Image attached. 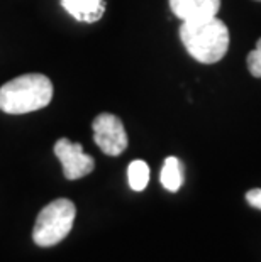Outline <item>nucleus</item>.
Returning <instances> with one entry per match:
<instances>
[{
	"label": "nucleus",
	"mask_w": 261,
	"mask_h": 262,
	"mask_svg": "<svg viewBox=\"0 0 261 262\" xmlns=\"http://www.w3.org/2000/svg\"><path fill=\"white\" fill-rule=\"evenodd\" d=\"M93 141L104 154L119 156L127 147V134L117 115L101 114L92 122Z\"/></svg>",
	"instance_id": "obj_4"
},
{
	"label": "nucleus",
	"mask_w": 261,
	"mask_h": 262,
	"mask_svg": "<svg viewBox=\"0 0 261 262\" xmlns=\"http://www.w3.org/2000/svg\"><path fill=\"white\" fill-rule=\"evenodd\" d=\"M248 68L254 78H261V37L258 39L256 48L248 54Z\"/></svg>",
	"instance_id": "obj_10"
},
{
	"label": "nucleus",
	"mask_w": 261,
	"mask_h": 262,
	"mask_svg": "<svg viewBox=\"0 0 261 262\" xmlns=\"http://www.w3.org/2000/svg\"><path fill=\"white\" fill-rule=\"evenodd\" d=\"M76 215L73 202L66 198L54 200L39 211L32 230V241L39 247H53L71 232Z\"/></svg>",
	"instance_id": "obj_3"
},
{
	"label": "nucleus",
	"mask_w": 261,
	"mask_h": 262,
	"mask_svg": "<svg viewBox=\"0 0 261 262\" xmlns=\"http://www.w3.org/2000/svg\"><path fill=\"white\" fill-rule=\"evenodd\" d=\"M170 9L183 22H192L217 15L220 0H170Z\"/></svg>",
	"instance_id": "obj_6"
},
{
	"label": "nucleus",
	"mask_w": 261,
	"mask_h": 262,
	"mask_svg": "<svg viewBox=\"0 0 261 262\" xmlns=\"http://www.w3.org/2000/svg\"><path fill=\"white\" fill-rule=\"evenodd\" d=\"M246 202L251 205L253 208L261 210V189L259 188L249 189V191L246 193Z\"/></svg>",
	"instance_id": "obj_11"
},
{
	"label": "nucleus",
	"mask_w": 261,
	"mask_h": 262,
	"mask_svg": "<svg viewBox=\"0 0 261 262\" xmlns=\"http://www.w3.org/2000/svg\"><path fill=\"white\" fill-rule=\"evenodd\" d=\"M127 180H129V186L134 191H143L149 183V168L148 164L141 159L132 161L127 168Z\"/></svg>",
	"instance_id": "obj_9"
},
{
	"label": "nucleus",
	"mask_w": 261,
	"mask_h": 262,
	"mask_svg": "<svg viewBox=\"0 0 261 262\" xmlns=\"http://www.w3.org/2000/svg\"><path fill=\"white\" fill-rule=\"evenodd\" d=\"M180 39L187 53L204 64L217 63L229 49V29L217 15L183 22L180 26Z\"/></svg>",
	"instance_id": "obj_1"
},
{
	"label": "nucleus",
	"mask_w": 261,
	"mask_h": 262,
	"mask_svg": "<svg viewBox=\"0 0 261 262\" xmlns=\"http://www.w3.org/2000/svg\"><path fill=\"white\" fill-rule=\"evenodd\" d=\"M53 92V83L46 75H21L0 86V110L10 115L36 112L48 107Z\"/></svg>",
	"instance_id": "obj_2"
},
{
	"label": "nucleus",
	"mask_w": 261,
	"mask_h": 262,
	"mask_svg": "<svg viewBox=\"0 0 261 262\" xmlns=\"http://www.w3.org/2000/svg\"><path fill=\"white\" fill-rule=\"evenodd\" d=\"M63 9L78 22L93 24L104 17L105 0H61Z\"/></svg>",
	"instance_id": "obj_7"
},
{
	"label": "nucleus",
	"mask_w": 261,
	"mask_h": 262,
	"mask_svg": "<svg viewBox=\"0 0 261 262\" xmlns=\"http://www.w3.org/2000/svg\"><path fill=\"white\" fill-rule=\"evenodd\" d=\"M54 154L63 166V174L66 180H80V178L90 174L95 168V161L92 156L83 152L82 144L71 142L66 137H61L54 144Z\"/></svg>",
	"instance_id": "obj_5"
},
{
	"label": "nucleus",
	"mask_w": 261,
	"mask_h": 262,
	"mask_svg": "<svg viewBox=\"0 0 261 262\" xmlns=\"http://www.w3.org/2000/svg\"><path fill=\"white\" fill-rule=\"evenodd\" d=\"M161 185H163L168 191L175 193L178 191L183 185V180H185V172H183V164L180 163V159L170 158L165 159V164L161 168V174H159Z\"/></svg>",
	"instance_id": "obj_8"
}]
</instances>
